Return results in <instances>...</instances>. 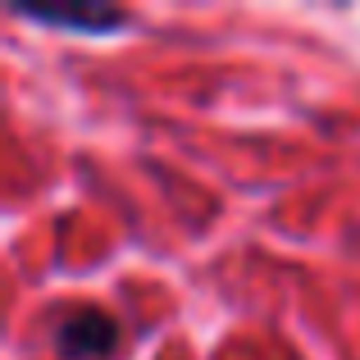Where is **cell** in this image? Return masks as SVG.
Wrapping results in <instances>:
<instances>
[{"label":"cell","mask_w":360,"mask_h":360,"mask_svg":"<svg viewBox=\"0 0 360 360\" xmlns=\"http://www.w3.org/2000/svg\"><path fill=\"white\" fill-rule=\"evenodd\" d=\"M14 14L32 18V23H41V27H91V32H105V27L123 23L119 9H69V14H55V9H23V5H14Z\"/></svg>","instance_id":"cell-2"},{"label":"cell","mask_w":360,"mask_h":360,"mask_svg":"<svg viewBox=\"0 0 360 360\" xmlns=\"http://www.w3.org/2000/svg\"><path fill=\"white\" fill-rule=\"evenodd\" d=\"M119 347V324L105 310H73L60 328H55V352L64 360H105Z\"/></svg>","instance_id":"cell-1"}]
</instances>
